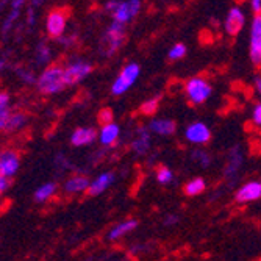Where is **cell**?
Listing matches in <instances>:
<instances>
[{
    "instance_id": "52a82bcc",
    "label": "cell",
    "mask_w": 261,
    "mask_h": 261,
    "mask_svg": "<svg viewBox=\"0 0 261 261\" xmlns=\"http://www.w3.org/2000/svg\"><path fill=\"white\" fill-rule=\"evenodd\" d=\"M250 60L255 66L261 67V13L255 14L250 32Z\"/></svg>"
},
{
    "instance_id": "ffe728a7",
    "label": "cell",
    "mask_w": 261,
    "mask_h": 261,
    "mask_svg": "<svg viewBox=\"0 0 261 261\" xmlns=\"http://www.w3.org/2000/svg\"><path fill=\"white\" fill-rule=\"evenodd\" d=\"M206 189V183L203 178L197 177V178H193V180H189L185 186H183V193L189 197H194V196H199L202 194L203 191Z\"/></svg>"
},
{
    "instance_id": "d590c367",
    "label": "cell",
    "mask_w": 261,
    "mask_h": 261,
    "mask_svg": "<svg viewBox=\"0 0 261 261\" xmlns=\"http://www.w3.org/2000/svg\"><path fill=\"white\" fill-rule=\"evenodd\" d=\"M250 8L255 14L261 13V0H250Z\"/></svg>"
},
{
    "instance_id": "7402d4cb",
    "label": "cell",
    "mask_w": 261,
    "mask_h": 261,
    "mask_svg": "<svg viewBox=\"0 0 261 261\" xmlns=\"http://www.w3.org/2000/svg\"><path fill=\"white\" fill-rule=\"evenodd\" d=\"M113 17L116 22H121V23H128L132 19H133V14L130 11V7H128V2H121L119 7L116 8V11L113 13Z\"/></svg>"
},
{
    "instance_id": "7a4b0ae2",
    "label": "cell",
    "mask_w": 261,
    "mask_h": 261,
    "mask_svg": "<svg viewBox=\"0 0 261 261\" xmlns=\"http://www.w3.org/2000/svg\"><path fill=\"white\" fill-rule=\"evenodd\" d=\"M185 92L188 99L191 100V103L194 105H202L203 102L208 100V97L211 96V85L202 79V77H194V79H189L185 85Z\"/></svg>"
},
{
    "instance_id": "d6986e66",
    "label": "cell",
    "mask_w": 261,
    "mask_h": 261,
    "mask_svg": "<svg viewBox=\"0 0 261 261\" xmlns=\"http://www.w3.org/2000/svg\"><path fill=\"white\" fill-rule=\"evenodd\" d=\"M241 163H243V156H241V152H240V147H236L231 150L230 153V160H228V166L225 168L224 174L227 178H231V175H234L238 172V169L241 168Z\"/></svg>"
},
{
    "instance_id": "9a60e30c",
    "label": "cell",
    "mask_w": 261,
    "mask_h": 261,
    "mask_svg": "<svg viewBox=\"0 0 261 261\" xmlns=\"http://www.w3.org/2000/svg\"><path fill=\"white\" fill-rule=\"evenodd\" d=\"M89 188V180L85 175H74L66 180L64 183V191L67 194H79V193H86Z\"/></svg>"
},
{
    "instance_id": "d6a6232c",
    "label": "cell",
    "mask_w": 261,
    "mask_h": 261,
    "mask_svg": "<svg viewBox=\"0 0 261 261\" xmlns=\"http://www.w3.org/2000/svg\"><path fill=\"white\" fill-rule=\"evenodd\" d=\"M119 4H121V0H110V2L105 4V11H108V13L113 14L116 11V8L119 7Z\"/></svg>"
},
{
    "instance_id": "ac0fdd59",
    "label": "cell",
    "mask_w": 261,
    "mask_h": 261,
    "mask_svg": "<svg viewBox=\"0 0 261 261\" xmlns=\"http://www.w3.org/2000/svg\"><path fill=\"white\" fill-rule=\"evenodd\" d=\"M138 227V221L135 219H127L121 224H117L116 227H113L108 233V240L110 241H116V240H119L122 238V236H125L127 233L133 231L135 228Z\"/></svg>"
},
{
    "instance_id": "5bb4252c",
    "label": "cell",
    "mask_w": 261,
    "mask_h": 261,
    "mask_svg": "<svg viewBox=\"0 0 261 261\" xmlns=\"http://www.w3.org/2000/svg\"><path fill=\"white\" fill-rule=\"evenodd\" d=\"M150 128L149 127H139L138 128V135L135 138V141L132 142V149L135 153L138 155H144L149 147H150V135H149Z\"/></svg>"
},
{
    "instance_id": "8fae6325",
    "label": "cell",
    "mask_w": 261,
    "mask_h": 261,
    "mask_svg": "<svg viewBox=\"0 0 261 261\" xmlns=\"http://www.w3.org/2000/svg\"><path fill=\"white\" fill-rule=\"evenodd\" d=\"M261 197V181H249L243 185L238 193L234 194V200L238 203H247L253 202Z\"/></svg>"
},
{
    "instance_id": "cb8c5ba5",
    "label": "cell",
    "mask_w": 261,
    "mask_h": 261,
    "mask_svg": "<svg viewBox=\"0 0 261 261\" xmlns=\"http://www.w3.org/2000/svg\"><path fill=\"white\" fill-rule=\"evenodd\" d=\"M160 100H161L160 97H152V99L146 100L144 103L141 105L139 111L144 114V116H153V114H156V111L160 108Z\"/></svg>"
},
{
    "instance_id": "1f68e13d",
    "label": "cell",
    "mask_w": 261,
    "mask_h": 261,
    "mask_svg": "<svg viewBox=\"0 0 261 261\" xmlns=\"http://www.w3.org/2000/svg\"><path fill=\"white\" fill-rule=\"evenodd\" d=\"M4 108H10V94L5 91L0 92V110Z\"/></svg>"
},
{
    "instance_id": "4dcf8cb0",
    "label": "cell",
    "mask_w": 261,
    "mask_h": 261,
    "mask_svg": "<svg viewBox=\"0 0 261 261\" xmlns=\"http://www.w3.org/2000/svg\"><path fill=\"white\" fill-rule=\"evenodd\" d=\"M252 119L258 127H261V102L255 105V108L252 111Z\"/></svg>"
},
{
    "instance_id": "83f0119b",
    "label": "cell",
    "mask_w": 261,
    "mask_h": 261,
    "mask_svg": "<svg viewBox=\"0 0 261 261\" xmlns=\"http://www.w3.org/2000/svg\"><path fill=\"white\" fill-rule=\"evenodd\" d=\"M97 122L100 125H107V124L113 122V111H111V108H103V110L99 111V114H97Z\"/></svg>"
},
{
    "instance_id": "5b68a950",
    "label": "cell",
    "mask_w": 261,
    "mask_h": 261,
    "mask_svg": "<svg viewBox=\"0 0 261 261\" xmlns=\"http://www.w3.org/2000/svg\"><path fill=\"white\" fill-rule=\"evenodd\" d=\"M67 25V11L64 10H52L45 19V30L52 38H61L66 32Z\"/></svg>"
},
{
    "instance_id": "836d02e7",
    "label": "cell",
    "mask_w": 261,
    "mask_h": 261,
    "mask_svg": "<svg viewBox=\"0 0 261 261\" xmlns=\"http://www.w3.org/2000/svg\"><path fill=\"white\" fill-rule=\"evenodd\" d=\"M8 186H10V178H8V177H5V175H2V174H0V191H2V193H5L7 189H8Z\"/></svg>"
},
{
    "instance_id": "9c48e42d",
    "label": "cell",
    "mask_w": 261,
    "mask_h": 261,
    "mask_svg": "<svg viewBox=\"0 0 261 261\" xmlns=\"http://www.w3.org/2000/svg\"><path fill=\"white\" fill-rule=\"evenodd\" d=\"M185 138L189 142H193V144L202 146V144H206V142H210L211 132H210V128L203 122H194V124H191L186 128Z\"/></svg>"
},
{
    "instance_id": "44dd1931",
    "label": "cell",
    "mask_w": 261,
    "mask_h": 261,
    "mask_svg": "<svg viewBox=\"0 0 261 261\" xmlns=\"http://www.w3.org/2000/svg\"><path fill=\"white\" fill-rule=\"evenodd\" d=\"M57 193V185L49 181V183H44L41 185L36 191H35V200L42 203V202H47L49 199H52Z\"/></svg>"
},
{
    "instance_id": "603a6c76",
    "label": "cell",
    "mask_w": 261,
    "mask_h": 261,
    "mask_svg": "<svg viewBox=\"0 0 261 261\" xmlns=\"http://www.w3.org/2000/svg\"><path fill=\"white\" fill-rule=\"evenodd\" d=\"M25 122H27V117H25V114H23V113H11L10 122H8V125H7V130H5V132H8V133L17 132V130H20V128H23Z\"/></svg>"
},
{
    "instance_id": "7c38bea8",
    "label": "cell",
    "mask_w": 261,
    "mask_h": 261,
    "mask_svg": "<svg viewBox=\"0 0 261 261\" xmlns=\"http://www.w3.org/2000/svg\"><path fill=\"white\" fill-rule=\"evenodd\" d=\"M113 181H114V174L113 172H103L96 180L89 183V188L86 189V194L91 197H96V196L105 193Z\"/></svg>"
},
{
    "instance_id": "8992f818",
    "label": "cell",
    "mask_w": 261,
    "mask_h": 261,
    "mask_svg": "<svg viewBox=\"0 0 261 261\" xmlns=\"http://www.w3.org/2000/svg\"><path fill=\"white\" fill-rule=\"evenodd\" d=\"M92 72V64L88 61H72L67 67H64V79L67 86H74L80 83L85 77Z\"/></svg>"
},
{
    "instance_id": "e575fe53",
    "label": "cell",
    "mask_w": 261,
    "mask_h": 261,
    "mask_svg": "<svg viewBox=\"0 0 261 261\" xmlns=\"http://www.w3.org/2000/svg\"><path fill=\"white\" fill-rule=\"evenodd\" d=\"M177 222H178V216H175V215H169V216L164 218V225L166 227H171V225H174Z\"/></svg>"
},
{
    "instance_id": "f546056e",
    "label": "cell",
    "mask_w": 261,
    "mask_h": 261,
    "mask_svg": "<svg viewBox=\"0 0 261 261\" xmlns=\"http://www.w3.org/2000/svg\"><path fill=\"white\" fill-rule=\"evenodd\" d=\"M10 117H11L10 108L0 110V130H7V125H8V122H10Z\"/></svg>"
},
{
    "instance_id": "d4e9b609",
    "label": "cell",
    "mask_w": 261,
    "mask_h": 261,
    "mask_svg": "<svg viewBox=\"0 0 261 261\" xmlns=\"http://www.w3.org/2000/svg\"><path fill=\"white\" fill-rule=\"evenodd\" d=\"M174 178V174L169 168H166V166H160L156 169V180L158 183L161 185H169Z\"/></svg>"
},
{
    "instance_id": "74e56055",
    "label": "cell",
    "mask_w": 261,
    "mask_h": 261,
    "mask_svg": "<svg viewBox=\"0 0 261 261\" xmlns=\"http://www.w3.org/2000/svg\"><path fill=\"white\" fill-rule=\"evenodd\" d=\"M32 4H33L35 7H39V5L44 4V0H32Z\"/></svg>"
},
{
    "instance_id": "484cf974",
    "label": "cell",
    "mask_w": 261,
    "mask_h": 261,
    "mask_svg": "<svg viewBox=\"0 0 261 261\" xmlns=\"http://www.w3.org/2000/svg\"><path fill=\"white\" fill-rule=\"evenodd\" d=\"M191 158H193V161H194L196 164L200 166V168H208V164L211 163V156H210L206 152H203V150H196V152H193Z\"/></svg>"
},
{
    "instance_id": "f1b7e54d",
    "label": "cell",
    "mask_w": 261,
    "mask_h": 261,
    "mask_svg": "<svg viewBox=\"0 0 261 261\" xmlns=\"http://www.w3.org/2000/svg\"><path fill=\"white\" fill-rule=\"evenodd\" d=\"M50 49L47 47L45 44H41L39 47H38V61L41 63V64H44V63H49V60H50Z\"/></svg>"
},
{
    "instance_id": "8d00e7d4",
    "label": "cell",
    "mask_w": 261,
    "mask_h": 261,
    "mask_svg": "<svg viewBox=\"0 0 261 261\" xmlns=\"http://www.w3.org/2000/svg\"><path fill=\"white\" fill-rule=\"evenodd\" d=\"M253 83H255V89H256V92H258V94H261V74L255 77V82H253Z\"/></svg>"
},
{
    "instance_id": "30bf717a",
    "label": "cell",
    "mask_w": 261,
    "mask_h": 261,
    "mask_svg": "<svg viewBox=\"0 0 261 261\" xmlns=\"http://www.w3.org/2000/svg\"><path fill=\"white\" fill-rule=\"evenodd\" d=\"M246 23V17H244V13L241 8L234 7L228 11L227 14V19H225V32L230 35V36H236L240 35V32L243 30Z\"/></svg>"
},
{
    "instance_id": "6da1fadb",
    "label": "cell",
    "mask_w": 261,
    "mask_h": 261,
    "mask_svg": "<svg viewBox=\"0 0 261 261\" xmlns=\"http://www.w3.org/2000/svg\"><path fill=\"white\" fill-rule=\"evenodd\" d=\"M36 86L38 91L44 96H52V94L61 92L67 86L64 79V67H61L60 64H52L45 67L36 80Z\"/></svg>"
},
{
    "instance_id": "3957f363",
    "label": "cell",
    "mask_w": 261,
    "mask_h": 261,
    "mask_svg": "<svg viewBox=\"0 0 261 261\" xmlns=\"http://www.w3.org/2000/svg\"><path fill=\"white\" fill-rule=\"evenodd\" d=\"M139 72H141V69H139V64L138 63L127 64L121 70V72H119L117 79L114 80V83L111 86V92L114 94V96H122V94L127 92L133 86V83L138 80Z\"/></svg>"
},
{
    "instance_id": "4fadbf2b",
    "label": "cell",
    "mask_w": 261,
    "mask_h": 261,
    "mask_svg": "<svg viewBox=\"0 0 261 261\" xmlns=\"http://www.w3.org/2000/svg\"><path fill=\"white\" fill-rule=\"evenodd\" d=\"M96 139H97V132L94 128H89V127L77 128V130H74L72 135H70V142H72V146H75V147L89 146Z\"/></svg>"
},
{
    "instance_id": "ba28073f",
    "label": "cell",
    "mask_w": 261,
    "mask_h": 261,
    "mask_svg": "<svg viewBox=\"0 0 261 261\" xmlns=\"http://www.w3.org/2000/svg\"><path fill=\"white\" fill-rule=\"evenodd\" d=\"M20 168V158L14 150L0 152V174L11 178L17 174Z\"/></svg>"
},
{
    "instance_id": "e0dca14e",
    "label": "cell",
    "mask_w": 261,
    "mask_h": 261,
    "mask_svg": "<svg viewBox=\"0 0 261 261\" xmlns=\"http://www.w3.org/2000/svg\"><path fill=\"white\" fill-rule=\"evenodd\" d=\"M149 128H150V132H153L156 135L169 136V135H174L175 133L177 124L174 121H171V119H153L149 124Z\"/></svg>"
},
{
    "instance_id": "2e32d148",
    "label": "cell",
    "mask_w": 261,
    "mask_h": 261,
    "mask_svg": "<svg viewBox=\"0 0 261 261\" xmlns=\"http://www.w3.org/2000/svg\"><path fill=\"white\" fill-rule=\"evenodd\" d=\"M117 138H119V125H116L114 122H110L107 125H102L99 139L103 146H116L117 144Z\"/></svg>"
},
{
    "instance_id": "ab89813d",
    "label": "cell",
    "mask_w": 261,
    "mask_h": 261,
    "mask_svg": "<svg viewBox=\"0 0 261 261\" xmlns=\"http://www.w3.org/2000/svg\"><path fill=\"white\" fill-rule=\"evenodd\" d=\"M2 194H4V193H2V191H0V196H2Z\"/></svg>"
},
{
    "instance_id": "4316f807",
    "label": "cell",
    "mask_w": 261,
    "mask_h": 261,
    "mask_svg": "<svg viewBox=\"0 0 261 261\" xmlns=\"http://www.w3.org/2000/svg\"><path fill=\"white\" fill-rule=\"evenodd\" d=\"M186 55V47L183 44H175L174 47H171L169 50V60L171 61H178Z\"/></svg>"
},
{
    "instance_id": "f35d334b",
    "label": "cell",
    "mask_w": 261,
    "mask_h": 261,
    "mask_svg": "<svg viewBox=\"0 0 261 261\" xmlns=\"http://www.w3.org/2000/svg\"><path fill=\"white\" fill-rule=\"evenodd\" d=\"M234 2H238V4H244L246 0H234Z\"/></svg>"
},
{
    "instance_id": "277c9868",
    "label": "cell",
    "mask_w": 261,
    "mask_h": 261,
    "mask_svg": "<svg viewBox=\"0 0 261 261\" xmlns=\"http://www.w3.org/2000/svg\"><path fill=\"white\" fill-rule=\"evenodd\" d=\"M125 41V27H124V23L121 22H113L111 23V27L105 32L103 35V47H105V52L108 55H113L116 50H119L122 44Z\"/></svg>"
}]
</instances>
